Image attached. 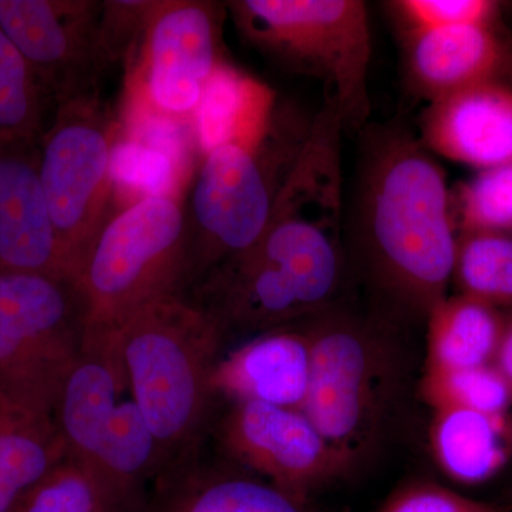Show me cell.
<instances>
[{
    "label": "cell",
    "mask_w": 512,
    "mask_h": 512,
    "mask_svg": "<svg viewBox=\"0 0 512 512\" xmlns=\"http://www.w3.org/2000/svg\"><path fill=\"white\" fill-rule=\"evenodd\" d=\"M352 177L343 239L383 295L427 316L446 298L456 259L443 168L412 131L390 121L360 130Z\"/></svg>",
    "instance_id": "6da1fadb"
},
{
    "label": "cell",
    "mask_w": 512,
    "mask_h": 512,
    "mask_svg": "<svg viewBox=\"0 0 512 512\" xmlns=\"http://www.w3.org/2000/svg\"><path fill=\"white\" fill-rule=\"evenodd\" d=\"M342 183L303 171L286 181L258 241L208 275L210 305L227 328L269 332L319 315L342 285L346 268Z\"/></svg>",
    "instance_id": "7a4b0ae2"
},
{
    "label": "cell",
    "mask_w": 512,
    "mask_h": 512,
    "mask_svg": "<svg viewBox=\"0 0 512 512\" xmlns=\"http://www.w3.org/2000/svg\"><path fill=\"white\" fill-rule=\"evenodd\" d=\"M311 120L279 110L205 151L190 210V281L258 241L301 153Z\"/></svg>",
    "instance_id": "3957f363"
},
{
    "label": "cell",
    "mask_w": 512,
    "mask_h": 512,
    "mask_svg": "<svg viewBox=\"0 0 512 512\" xmlns=\"http://www.w3.org/2000/svg\"><path fill=\"white\" fill-rule=\"evenodd\" d=\"M124 384L160 450H180L200 430L220 357V323L198 303L168 295L111 330Z\"/></svg>",
    "instance_id": "277c9868"
},
{
    "label": "cell",
    "mask_w": 512,
    "mask_h": 512,
    "mask_svg": "<svg viewBox=\"0 0 512 512\" xmlns=\"http://www.w3.org/2000/svg\"><path fill=\"white\" fill-rule=\"evenodd\" d=\"M235 26L259 52L322 80L343 126L356 131L370 116L372 57L367 6L360 0H235Z\"/></svg>",
    "instance_id": "5b68a950"
},
{
    "label": "cell",
    "mask_w": 512,
    "mask_h": 512,
    "mask_svg": "<svg viewBox=\"0 0 512 512\" xmlns=\"http://www.w3.org/2000/svg\"><path fill=\"white\" fill-rule=\"evenodd\" d=\"M190 235L174 198L150 195L111 217L76 284L87 332H111L138 309L190 281Z\"/></svg>",
    "instance_id": "8992f818"
},
{
    "label": "cell",
    "mask_w": 512,
    "mask_h": 512,
    "mask_svg": "<svg viewBox=\"0 0 512 512\" xmlns=\"http://www.w3.org/2000/svg\"><path fill=\"white\" fill-rule=\"evenodd\" d=\"M84 338L86 311L73 281L0 275V400L6 406L55 416Z\"/></svg>",
    "instance_id": "52a82bcc"
},
{
    "label": "cell",
    "mask_w": 512,
    "mask_h": 512,
    "mask_svg": "<svg viewBox=\"0 0 512 512\" xmlns=\"http://www.w3.org/2000/svg\"><path fill=\"white\" fill-rule=\"evenodd\" d=\"M116 123L99 93L57 103L39 140L40 178L74 282L110 220Z\"/></svg>",
    "instance_id": "ba28073f"
},
{
    "label": "cell",
    "mask_w": 512,
    "mask_h": 512,
    "mask_svg": "<svg viewBox=\"0 0 512 512\" xmlns=\"http://www.w3.org/2000/svg\"><path fill=\"white\" fill-rule=\"evenodd\" d=\"M308 332L312 373L302 412L349 467L382 419L392 357L375 330L349 316H322Z\"/></svg>",
    "instance_id": "9c48e42d"
},
{
    "label": "cell",
    "mask_w": 512,
    "mask_h": 512,
    "mask_svg": "<svg viewBox=\"0 0 512 512\" xmlns=\"http://www.w3.org/2000/svg\"><path fill=\"white\" fill-rule=\"evenodd\" d=\"M103 2L0 0V29L57 103L97 92L110 66L101 40Z\"/></svg>",
    "instance_id": "30bf717a"
},
{
    "label": "cell",
    "mask_w": 512,
    "mask_h": 512,
    "mask_svg": "<svg viewBox=\"0 0 512 512\" xmlns=\"http://www.w3.org/2000/svg\"><path fill=\"white\" fill-rule=\"evenodd\" d=\"M227 6L204 0H154L141 37V73L148 99L161 113L198 111L221 60Z\"/></svg>",
    "instance_id": "8fae6325"
},
{
    "label": "cell",
    "mask_w": 512,
    "mask_h": 512,
    "mask_svg": "<svg viewBox=\"0 0 512 512\" xmlns=\"http://www.w3.org/2000/svg\"><path fill=\"white\" fill-rule=\"evenodd\" d=\"M224 431L235 457L301 503L348 467L302 410L237 403Z\"/></svg>",
    "instance_id": "7c38bea8"
},
{
    "label": "cell",
    "mask_w": 512,
    "mask_h": 512,
    "mask_svg": "<svg viewBox=\"0 0 512 512\" xmlns=\"http://www.w3.org/2000/svg\"><path fill=\"white\" fill-rule=\"evenodd\" d=\"M69 279L42 178L39 143L0 147V275Z\"/></svg>",
    "instance_id": "4fadbf2b"
},
{
    "label": "cell",
    "mask_w": 512,
    "mask_h": 512,
    "mask_svg": "<svg viewBox=\"0 0 512 512\" xmlns=\"http://www.w3.org/2000/svg\"><path fill=\"white\" fill-rule=\"evenodd\" d=\"M420 140L431 154L478 171L512 163L511 84H478L430 101Z\"/></svg>",
    "instance_id": "5bb4252c"
},
{
    "label": "cell",
    "mask_w": 512,
    "mask_h": 512,
    "mask_svg": "<svg viewBox=\"0 0 512 512\" xmlns=\"http://www.w3.org/2000/svg\"><path fill=\"white\" fill-rule=\"evenodd\" d=\"M404 63L413 89L430 101L478 84L505 82L511 52L494 25L407 33Z\"/></svg>",
    "instance_id": "9a60e30c"
},
{
    "label": "cell",
    "mask_w": 512,
    "mask_h": 512,
    "mask_svg": "<svg viewBox=\"0 0 512 512\" xmlns=\"http://www.w3.org/2000/svg\"><path fill=\"white\" fill-rule=\"evenodd\" d=\"M312 373L309 332L274 329L218 360L212 392L237 403L255 402L302 410Z\"/></svg>",
    "instance_id": "2e32d148"
},
{
    "label": "cell",
    "mask_w": 512,
    "mask_h": 512,
    "mask_svg": "<svg viewBox=\"0 0 512 512\" xmlns=\"http://www.w3.org/2000/svg\"><path fill=\"white\" fill-rule=\"evenodd\" d=\"M126 389L110 332H87L76 365L67 376L55 410L67 456L92 468Z\"/></svg>",
    "instance_id": "e0dca14e"
},
{
    "label": "cell",
    "mask_w": 512,
    "mask_h": 512,
    "mask_svg": "<svg viewBox=\"0 0 512 512\" xmlns=\"http://www.w3.org/2000/svg\"><path fill=\"white\" fill-rule=\"evenodd\" d=\"M430 440L437 464L451 480L484 483L512 456V419L507 413L434 410Z\"/></svg>",
    "instance_id": "ac0fdd59"
},
{
    "label": "cell",
    "mask_w": 512,
    "mask_h": 512,
    "mask_svg": "<svg viewBox=\"0 0 512 512\" xmlns=\"http://www.w3.org/2000/svg\"><path fill=\"white\" fill-rule=\"evenodd\" d=\"M67 457L55 417L32 416L0 402V512L20 501Z\"/></svg>",
    "instance_id": "d6986e66"
},
{
    "label": "cell",
    "mask_w": 512,
    "mask_h": 512,
    "mask_svg": "<svg viewBox=\"0 0 512 512\" xmlns=\"http://www.w3.org/2000/svg\"><path fill=\"white\" fill-rule=\"evenodd\" d=\"M427 367L493 365L505 319L497 308L468 296H446L427 313Z\"/></svg>",
    "instance_id": "ffe728a7"
},
{
    "label": "cell",
    "mask_w": 512,
    "mask_h": 512,
    "mask_svg": "<svg viewBox=\"0 0 512 512\" xmlns=\"http://www.w3.org/2000/svg\"><path fill=\"white\" fill-rule=\"evenodd\" d=\"M158 451L156 437L136 404L120 403L90 468L119 512L146 477Z\"/></svg>",
    "instance_id": "44dd1931"
},
{
    "label": "cell",
    "mask_w": 512,
    "mask_h": 512,
    "mask_svg": "<svg viewBox=\"0 0 512 512\" xmlns=\"http://www.w3.org/2000/svg\"><path fill=\"white\" fill-rule=\"evenodd\" d=\"M453 281L460 295L487 305H512V234L460 232Z\"/></svg>",
    "instance_id": "7402d4cb"
},
{
    "label": "cell",
    "mask_w": 512,
    "mask_h": 512,
    "mask_svg": "<svg viewBox=\"0 0 512 512\" xmlns=\"http://www.w3.org/2000/svg\"><path fill=\"white\" fill-rule=\"evenodd\" d=\"M47 97L32 67L0 29V147L39 143Z\"/></svg>",
    "instance_id": "603a6c76"
},
{
    "label": "cell",
    "mask_w": 512,
    "mask_h": 512,
    "mask_svg": "<svg viewBox=\"0 0 512 512\" xmlns=\"http://www.w3.org/2000/svg\"><path fill=\"white\" fill-rule=\"evenodd\" d=\"M434 410L466 409L483 413H507L512 386L493 365L470 369H429L421 384Z\"/></svg>",
    "instance_id": "cb8c5ba5"
},
{
    "label": "cell",
    "mask_w": 512,
    "mask_h": 512,
    "mask_svg": "<svg viewBox=\"0 0 512 512\" xmlns=\"http://www.w3.org/2000/svg\"><path fill=\"white\" fill-rule=\"evenodd\" d=\"M451 207L460 232L512 234V163L478 171L451 191Z\"/></svg>",
    "instance_id": "d4e9b609"
},
{
    "label": "cell",
    "mask_w": 512,
    "mask_h": 512,
    "mask_svg": "<svg viewBox=\"0 0 512 512\" xmlns=\"http://www.w3.org/2000/svg\"><path fill=\"white\" fill-rule=\"evenodd\" d=\"M16 512H119L93 471L67 456L20 501Z\"/></svg>",
    "instance_id": "484cf974"
},
{
    "label": "cell",
    "mask_w": 512,
    "mask_h": 512,
    "mask_svg": "<svg viewBox=\"0 0 512 512\" xmlns=\"http://www.w3.org/2000/svg\"><path fill=\"white\" fill-rule=\"evenodd\" d=\"M178 512H306V508L274 485L235 478L208 485Z\"/></svg>",
    "instance_id": "4316f807"
},
{
    "label": "cell",
    "mask_w": 512,
    "mask_h": 512,
    "mask_svg": "<svg viewBox=\"0 0 512 512\" xmlns=\"http://www.w3.org/2000/svg\"><path fill=\"white\" fill-rule=\"evenodd\" d=\"M404 32H431L461 26L494 25L497 2L491 0H396L389 3Z\"/></svg>",
    "instance_id": "83f0119b"
},
{
    "label": "cell",
    "mask_w": 512,
    "mask_h": 512,
    "mask_svg": "<svg viewBox=\"0 0 512 512\" xmlns=\"http://www.w3.org/2000/svg\"><path fill=\"white\" fill-rule=\"evenodd\" d=\"M503 504L474 500L431 481H417L394 491L377 512H510Z\"/></svg>",
    "instance_id": "f1b7e54d"
},
{
    "label": "cell",
    "mask_w": 512,
    "mask_h": 512,
    "mask_svg": "<svg viewBox=\"0 0 512 512\" xmlns=\"http://www.w3.org/2000/svg\"><path fill=\"white\" fill-rule=\"evenodd\" d=\"M493 366L512 386V318L505 319L503 333L495 350Z\"/></svg>",
    "instance_id": "f546056e"
},
{
    "label": "cell",
    "mask_w": 512,
    "mask_h": 512,
    "mask_svg": "<svg viewBox=\"0 0 512 512\" xmlns=\"http://www.w3.org/2000/svg\"><path fill=\"white\" fill-rule=\"evenodd\" d=\"M0 402H2V400H0Z\"/></svg>",
    "instance_id": "4dcf8cb0"
}]
</instances>
